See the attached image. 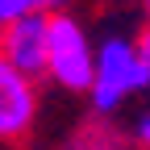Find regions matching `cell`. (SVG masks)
Wrapping results in <instances>:
<instances>
[{"label": "cell", "mask_w": 150, "mask_h": 150, "mask_svg": "<svg viewBox=\"0 0 150 150\" xmlns=\"http://www.w3.org/2000/svg\"><path fill=\"white\" fill-rule=\"evenodd\" d=\"M50 79L67 92H92L96 46L71 13H50Z\"/></svg>", "instance_id": "7a4b0ae2"}, {"label": "cell", "mask_w": 150, "mask_h": 150, "mask_svg": "<svg viewBox=\"0 0 150 150\" xmlns=\"http://www.w3.org/2000/svg\"><path fill=\"white\" fill-rule=\"evenodd\" d=\"M38 117V88L25 71H17L0 50V142L29 138Z\"/></svg>", "instance_id": "277c9868"}, {"label": "cell", "mask_w": 150, "mask_h": 150, "mask_svg": "<svg viewBox=\"0 0 150 150\" xmlns=\"http://www.w3.org/2000/svg\"><path fill=\"white\" fill-rule=\"evenodd\" d=\"M134 142H138L142 150H150V112H142V117H138V125H134Z\"/></svg>", "instance_id": "8992f818"}, {"label": "cell", "mask_w": 150, "mask_h": 150, "mask_svg": "<svg viewBox=\"0 0 150 150\" xmlns=\"http://www.w3.org/2000/svg\"><path fill=\"white\" fill-rule=\"evenodd\" d=\"M146 21H150V0H146Z\"/></svg>", "instance_id": "9c48e42d"}, {"label": "cell", "mask_w": 150, "mask_h": 150, "mask_svg": "<svg viewBox=\"0 0 150 150\" xmlns=\"http://www.w3.org/2000/svg\"><path fill=\"white\" fill-rule=\"evenodd\" d=\"M0 50L29 79L46 75L50 71V13L38 8L29 17H21V21H13L8 29H0Z\"/></svg>", "instance_id": "3957f363"}, {"label": "cell", "mask_w": 150, "mask_h": 150, "mask_svg": "<svg viewBox=\"0 0 150 150\" xmlns=\"http://www.w3.org/2000/svg\"><path fill=\"white\" fill-rule=\"evenodd\" d=\"M67 0H38V8H46V13H63Z\"/></svg>", "instance_id": "ba28073f"}, {"label": "cell", "mask_w": 150, "mask_h": 150, "mask_svg": "<svg viewBox=\"0 0 150 150\" xmlns=\"http://www.w3.org/2000/svg\"><path fill=\"white\" fill-rule=\"evenodd\" d=\"M104 150H112V146H104Z\"/></svg>", "instance_id": "30bf717a"}, {"label": "cell", "mask_w": 150, "mask_h": 150, "mask_svg": "<svg viewBox=\"0 0 150 150\" xmlns=\"http://www.w3.org/2000/svg\"><path fill=\"white\" fill-rule=\"evenodd\" d=\"M38 13V0H0V29H8L13 21Z\"/></svg>", "instance_id": "5b68a950"}, {"label": "cell", "mask_w": 150, "mask_h": 150, "mask_svg": "<svg viewBox=\"0 0 150 150\" xmlns=\"http://www.w3.org/2000/svg\"><path fill=\"white\" fill-rule=\"evenodd\" d=\"M138 54H142V63L150 67V29H142V38H138Z\"/></svg>", "instance_id": "52a82bcc"}, {"label": "cell", "mask_w": 150, "mask_h": 150, "mask_svg": "<svg viewBox=\"0 0 150 150\" xmlns=\"http://www.w3.org/2000/svg\"><path fill=\"white\" fill-rule=\"evenodd\" d=\"M150 88V67L142 63L138 42L129 38H108L96 46V79H92V108L96 112H112L117 104H125L134 92Z\"/></svg>", "instance_id": "6da1fadb"}]
</instances>
